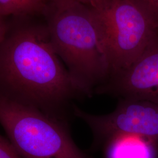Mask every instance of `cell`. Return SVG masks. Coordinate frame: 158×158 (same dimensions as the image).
I'll list each match as a JSON object with an SVG mask.
<instances>
[{"label":"cell","mask_w":158,"mask_h":158,"mask_svg":"<svg viewBox=\"0 0 158 158\" xmlns=\"http://www.w3.org/2000/svg\"><path fill=\"white\" fill-rule=\"evenodd\" d=\"M77 94L48 29L19 31L0 45V96L57 118L56 111Z\"/></svg>","instance_id":"obj_1"},{"label":"cell","mask_w":158,"mask_h":158,"mask_svg":"<svg viewBox=\"0 0 158 158\" xmlns=\"http://www.w3.org/2000/svg\"><path fill=\"white\" fill-rule=\"evenodd\" d=\"M48 4L52 47L81 94L90 95L110 74L96 19L89 6L76 0H50Z\"/></svg>","instance_id":"obj_2"},{"label":"cell","mask_w":158,"mask_h":158,"mask_svg":"<svg viewBox=\"0 0 158 158\" xmlns=\"http://www.w3.org/2000/svg\"><path fill=\"white\" fill-rule=\"evenodd\" d=\"M110 68V77L124 71L158 34V18L138 0H90Z\"/></svg>","instance_id":"obj_3"},{"label":"cell","mask_w":158,"mask_h":158,"mask_svg":"<svg viewBox=\"0 0 158 158\" xmlns=\"http://www.w3.org/2000/svg\"><path fill=\"white\" fill-rule=\"evenodd\" d=\"M0 124L23 158H89L60 119L1 96Z\"/></svg>","instance_id":"obj_4"},{"label":"cell","mask_w":158,"mask_h":158,"mask_svg":"<svg viewBox=\"0 0 158 158\" xmlns=\"http://www.w3.org/2000/svg\"><path fill=\"white\" fill-rule=\"evenodd\" d=\"M74 115L90 128L97 141L118 134H134L149 138L158 145V103L121 98L112 113L94 115L73 106Z\"/></svg>","instance_id":"obj_5"},{"label":"cell","mask_w":158,"mask_h":158,"mask_svg":"<svg viewBox=\"0 0 158 158\" xmlns=\"http://www.w3.org/2000/svg\"><path fill=\"white\" fill-rule=\"evenodd\" d=\"M96 91L158 103V34L129 68L110 76Z\"/></svg>","instance_id":"obj_6"},{"label":"cell","mask_w":158,"mask_h":158,"mask_svg":"<svg viewBox=\"0 0 158 158\" xmlns=\"http://www.w3.org/2000/svg\"><path fill=\"white\" fill-rule=\"evenodd\" d=\"M105 142L106 158H158V144L142 136L118 134Z\"/></svg>","instance_id":"obj_7"},{"label":"cell","mask_w":158,"mask_h":158,"mask_svg":"<svg viewBox=\"0 0 158 158\" xmlns=\"http://www.w3.org/2000/svg\"><path fill=\"white\" fill-rule=\"evenodd\" d=\"M48 0H0V14L9 15H24L45 10Z\"/></svg>","instance_id":"obj_8"},{"label":"cell","mask_w":158,"mask_h":158,"mask_svg":"<svg viewBox=\"0 0 158 158\" xmlns=\"http://www.w3.org/2000/svg\"><path fill=\"white\" fill-rule=\"evenodd\" d=\"M0 158H23L11 143L0 135Z\"/></svg>","instance_id":"obj_9"},{"label":"cell","mask_w":158,"mask_h":158,"mask_svg":"<svg viewBox=\"0 0 158 158\" xmlns=\"http://www.w3.org/2000/svg\"><path fill=\"white\" fill-rule=\"evenodd\" d=\"M152 12L158 18V0H138Z\"/></svg>","instance_id":"obj_10"},{"label":"cell","mask_w":158,"mask_h":158,"mask_svg":"<svg viewBox=\"0 0 158 158\" xmlns=\"http://www.w3.org/2000/svg\"><path fill=\"white\" fill-rule=\"evenodd\" d=\"M3 17L0 14V45L4 41L6 32V25L3 21Z\"/></svg>","instance_id":"obj_11"},{"label":"cell","mask_w":158,"mask_h":158,"mask_svg":"<svg viewBox=\"0 0 158 158\" xmlns=\"http://www.w3.org/2000/svg\"><path fill=\"white\" fill-rule=\"evenodd\" d=\"M76 1L80 2L81 3H83L85 4H87L90 1V0H76Z\"/></svg>","instance_id":"obj_12"}]
</instances>
